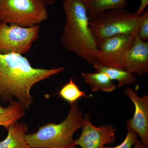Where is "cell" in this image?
Segmentation results:
<instances>
[{
  "label": "cell",
  "instance_id": "6da1fadb",
  "mask_svg": "<svg viewBox=\"0 0 148 148\" xmlns=\"http://www.w3.org/2000/svg\"><path fill=\"white\" fill-rule=\"evenodd\" d=\"M64 70L63 67L50 69L33 68L21 54L0 53V102L5 103L15 98L29 110L33 103L32 87Z\"/></svg>",
  "mask_w": 148,
  "mask_h": 148
},
{
  "label": "cell",
  "instance_id": "7a4b0ae2",
  "mask_svg": "<svg viewBox=\"0 0 148 148\" xmlns=\"http://www.w3.org/2000/svg\"><path fill=\"white\" fill-rule=\"evenodd\" d=\"M66 21L61 37V43L88 64L96 62L98 47L88 26L87 8L82 0H64Z\"/></svg>",
  "mask_w": 148,
  "mask_h": 148
},
{
  "label": "cell",
  "instance_id": "3957f363",
  "mask_svg": "<svg viewBox=\"0 0 148 148\" xmlns=\"http://www.w3.org/2000/svg\"><path fill=\"white\" fill-rule=\"evenodd\" d=\"M84 112L77 102L70 104L69 113L61 123H49L39 128L36 132L26 134L27 143L32 148H68L75 146L73 136L82 128Z\"/></svg>",
  "mask_w": 148,
  "mask_h": 148
},
{
  "label": "cell",
  "instance_id": "277c9868",
  "mask_svg": "<svg viewBox=\"0 0 148 148\" xmlns=\"http://www.w3.org/2000/svg\"><path fill=\"white\" fill-rule=\"evenodd\" d=\"M143 18L126 9L110 10L96 15L88 26L98 47L105 40L121 34L137 33Z\"/></svg>",
  "mask_w": 148,
  "mask_h": 148
},
{
  "label": "cell",
  "instance_id": "5b68a950",
  "mask_svg": "<svg viewBox=\"0 0 148 148\" xmlns=\"http://www.w3.org/2000/svg\"><path fill=\"white\" fill-rule=\"evenodd\" d=\"M48 18L42 0H0V18L6 24L32 27Z\"/></svg>",
  "mask_w": 148,
  "mask_h": 148
},
{
  "label": "cell",
  "instance_id": "8992f818",
  "mask_svg": "<svg viewBox=\"0 0 148 148\" xmlns=\"http://www.w3.org/2000/svg\"><path fill=\"white\" fill-rule=\"evenodd\" d=\"M39 24L23 27L2 22L0 24V53L24 54L38 38Z\"/></svg>",
  "mask_w": 148,
  "mask_h": 148
},
{
  "label": "cell",
  "instance_id": "52a82bcc",
  "mask_svg": "<svg viewBox=\"0 0 148 148\" xmlns=\"http://www.w3.org/2000/svg\"><path fill=\"white\" fill-rule=\"evenodd\" d=\"M137 33L117 35L105 40L98 47L96 62L125 70V62Z\"/></svg>",
  "mask_w": 148,
  "mask_h": 148
},
{
  "label": "cell",
  "instance_id": "ba28073f",
  "mask_svg": "<svg viewBox=\"0 0 148 148\" xmlns=\"http://www.w3.org/2000/svg\"><path fill=\"white\" fill-rule=\"evenodd\" d=\"M90 115H84L83 125L81 134L75 140V146L81 148H103L105 145L115 143L116 136L115 127L111 125L94 126L90 121Z\"/></svg>",
  "mask_w": 148,
  "mask_h": 148
},
{
  "label": "cell",
  "instance_id": "9c48e42d",
  "mask_svg": "<svg viewBox=\"0 0 148 148\" xmlns=\"http://www.w3.org/2000/svg\"><path fill=\"white\" fill-rule=\"evenodd\" d=\"M124 93L132 101L135 113L131 119L127 120L126 129L132 130L140 136L143 145L148 147V94L139 97L132 88H126Z\"/></svg>",
  "mask_w": 148,
  "mask_h": 148
},
{
  "label": "cell",
  "instance_id": "30bf717a",
  "mask_svg": "<svg viewBox=\"0 0 148 148\" xmlns=\"http://www.w3.org/2000/svg\"><path fill=\"white\" fill-rule=\"evenodd\" d=\"M125 70L139 77L148 73V42L140 40L137 34L126 59Z\"/></svg>",
  "mask_w": 148,
  "mask_h": 148
},
{
  "label": "cell",
  "instance_id": "8fae6325",
  "mask_svg": "<svg viewBox=\"0 0 148 148\" xmlns=\"http://www.w3.org/2000/svg\"><path fill=\"white\" fill-rule=\"evenodd\" d=\"M29 129L25 123L17 122L12 125L7 129L6 138L0 142V148H32L25 138Z\"/></svg>",
  "mask_w": 148,
  "mask_h": 148
},
{
  "label": "cell",
  "instance_id": "7c38bea8",
  "mask_svg": "<svg viewBox=\"0 0 148 148\" xmlns=\"http://www.w3.org/2000/svg\"><path fill=\"white\" fill-rule=\"evenodd\" d=\"M87 8L89 21L96 15L110 10L123 9L127 0H82Z\"/></svg>",
  "mask_w": 148,
  "mask_h": 148
},
{
  "label": "cell",
  "instance_id": "4fadbf2b",
  "mask_svg": "<svg viewBox=\"0 0 148 148\" xmlns=\"http://www.w3.org/2000/svg\"><path fill=\"white\" fill-rule=\"evenodd\" d=\"M82 76L85 82L89 86L92 92L101 90L104 92H112L117 88L113 81L107 74L103 72L83 73L82 74Z\"/></svg>",
  "mask_w": 148,
  "mask_h": 148
},
{
  "label": "cell",
  "instance_id": "5bb4252c",
  "mask_svg": "<svg viewBox=\"0 0 148 148\" xmlns=\"http://www.w3.org/2000/svg\"><path fill=\"white\" fill-rule=\"evenodd\" d=\"M25 110L21 103L14 100L10 101L5 108L0 104V125L7 130L26 115Z\"/></svg>",
  "mask_w": 148,
  "mask_h": 148
},
{
  "label": "cell",
  "instance_id": "9a60e30c",
  "mask_svg": "<svg viewBox=\"0 0 148 148\" xmlns=\"http://www.w3.org/2000/svg\"><path fill=\"white\" fill-rule=\"evenodd\" d=\"M92 66L97 71L105 73L112 80L117 81V87H121L125 85L132 84L137 82V78L135 75L125 70L103 66L97 62H95Z\"/></svg>",
  "mask_w": 148,
  "mask_h": 148
},
{
  "label": "cell",
  "instance_id": "2e32d148",
  "mask_svg": "<svg viewBox=\"0 0 148 148\" xmlns=\"http://www.w3.org/2000/svg\"><path fill=\"white\" fill-rule=\"evenodd\" d=\"M58 94L70 104L77 102V100L82 97H88L84 92L80 90L72 78L61 88Z\"/></svg>",
  "mask_w": 148,
  "mask_h": 148
},
{
  "label": "cell",
  "instance_id": "e0dca14e",
  "mask_svg": "<svg viewBox=\"0 0 148 148\" xmlns=\"http://www.w3.org/2000/svg\"><path fill=\"white\" fill-rule=\"evenodd\" d=\"M143 18L137 32V35L140 40L146 41L148 40V10L142 13Z\"/></svg>",
  "mask_w": 148,
  "mask_h": 148
},
{
  "label": "cell",
  "instance_id": "ac0fdd59",
  "mask_svg": "<svg viewBox=\"0 0 148 148\" xmlns=\"http://www.w3.org/2000/svg\"><path fill=\"white\" fill-rule=\"evenodd\" d=\"M138 138L137 133L132 130H127V135L121 144L114 147H104L103 148H132Z\"/></svg>",
  "mask_w": 148,
  "mask_h": 148
},
{
  "label": "cell",
  "instance_id": "d6986e66",
  "mask_svg": "<svg viewBox=\"0 0 148 148\" xmlns=\"http://www.w3.org/2000/svg\"><path fill=\"white\" fill-rule=\"evenodd\" d=\"M148 5V0H141V3L139 8L135 12V14L137 15H140L147 6Z\"/></svg>",
  "mask_w": 148,
  "mask_h": 148
},
{
  "label": "cell",
  "instance_id": "ffe728a7",
  "mask_svg": "<svg viewBox=\"0 0 148 148\" xmlns=\"http://www.w3.org/2000/svg\"><path fill=\"white\" fill-rule=\"evenodd\" d=\"M132 148H148V147H145L143 145L141 140H138L136 141Z\"/></svg>",
  "mask_w": 148,
  "mask_h": 148
},
{
  "label": "cell",
  "instance_id": "44dd1931",
  "mask_svg": "<svg viewBox=\"0 0 148 148\" xmlns=\"http://www.w3.org/2000/svg\"><path fill=\"white\" fill-rule=\"evenodd\" d=\"M46 5H51L56 2L57 0H42Z\"/></svg>",
  "mask_w": 148,
  "mask_h": 148
},
{
  "label": "cell",
  "instance_id": "7402d4cb",
  "mask_svg": "<svg viewBox=\"0 0 148 148\" xmlns=\"http://www.w3.org/2000/svg\"><path fill=\"white\" fill-rule=\"evenodd\" d=\"M68 148H77L76 146H72V147H69Z\"/></svg>",
  "mask_w": 148,
  "mask_h": 148
},
{
  "label": "cell",
  "instance_id": "603a6c76",
  "mask_svg": "<svg viewBox=\"0 0 148 148\" xmlns=\"http://www.w3.org/2000/svg\"><path fill=\"white\" fill-rule=\"evenodd\" d=\"M2 22V21L1 20V18H0V24H1V23Z\"/></svg>",
  "mask_w": 148,
  "mask_h": 148
}]
</instances>
